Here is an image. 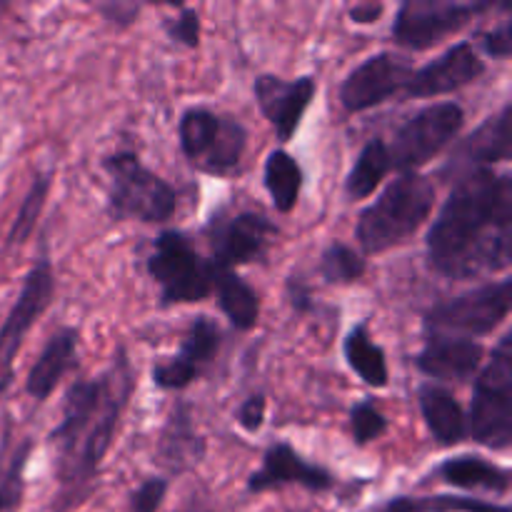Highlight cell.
I'll use <instances>...</instances> for the list:
<instances>
[{"label": "cell", "mask_w": 512, "mask_h": 512, "mask_svg": "<svg viewBox=\"0 0 512 512\" xmlns=\"http://www.w3.org/2000/svg\"><path fill=\"white\" fill-rule=\"evenodd\" d=\"M5 8H8V5H5V3H0V10H5Z\"/></svg>", "instance_id": "60d3db41"}, {"label": "cell", "mask_w": 512, "mask_h": 512, "mask_svg": "<svg viewBox=\"0 0 512 512\" xmlns=\"http://www.w3.org/2000/svg\"><path fill=\"white\" fill-rule=\"evenodd\" d=\"M33 440L23 438L8 455L5 465H0V512H18L23 503L25 468H28Z\"/></svg>", "instance_id": "4dcf8cb0"}, {"label": "cell", "mask_w": 512, "mask_h": 512, "mask_svg": "<svg viewBox=\"0 0 512 512\" xmlns=\"http://www.w3.org/2000/svg\"><path fill=\"white\" fill-rule=\"evenodd\" d=\"M210 295H215L220 313L233 330L248 333L260 320V298L253 285L238 275V270L223 268L210 260Z\"/></svg>", "instance_id": "44dd1931"}, {"label": "cell", "mask_w": 512, "mask_h": 512, "mask_svg": "<svg viewBox=\"0 0 512 512\" xmlns=\"http://www.w3.org/2000/svg\"><path fill=\"white\" fill-rule=\"evenodd\" d=\"M418 408L425 428L440 448H450L465 440V408L448 388L423 383L418 388Z\"/></svg>", "instance_id": "7402d4cb"}, {"label": "cell", "mask_w": 512, "mask_h": 512, "mask_svg": "<svg viewBox=\"0 0 512 512\" xmlns=\"http://www.w3.org/2000/svg\"><path fill=\"white\" fill-rule=\"evenodd\" d=\"M278 225L260 210H230L220 208L210 215L205 225L208 245L213 250V263L235 270L238 265L263 263L270 245L278 238Z\"/></svg>", "instance_id": "8fae6325"}, {"label": "cell", "mask_w": 512, "mask_h": 512, "mask_svg": "<svg viewBox=\"0 0 512 512\" xmlns=\"http://www.w3.org/2000/svg\"><path fill=\"white\" fill-rule=\"evenodd\" d=\"M205 458V440L195 430L190 408L178 403L158 440V460L170 473H185Z\"/></svg>", "instance_id": "603a6c76"}, {"label": "cell", "mask_w": 512, "mask_h": 512, "mask_svg": "<svg viewBox=\"0 0 512 512\" xmlns=\"http://www.w3.org/2000/svg\"><path fill=\"white\" fill-rule=\"evenodd\" d=\"M388 430V418L380 413V408L370 398L360 400V403H355L353 408H350V433H353V440L358 448L375 443V440L383 438Z\"/></svg>", "instance_id": "1f68e13d"}, {"label": "cell", "mask_w": 512, "mask_h": 512, "mask_svg": "<svg viewBox=\"0 0 512 512\" xmlns=\"http://www.w3.org/2000/svg\"><path fill=\"white\" fill-rule=\"evenodd\" d=\"M483 358L485 345L480 340L425 333L423 350L415 355V368L430 378V383H468L480 373Z\"/></svg>", "instance_id": "d6986e66"}, {"label": "cell", "mask_w": 512, "mask_h": 512, "mask_svg": "<svg viewBox=\"0 0 512 512\" xmlns=\"http://www.w3.org/2000/svg\"><path fill=\"white\" fill-rule=\"evenodd\" d=\"M512 305V280H493L468 290L458 298L443 300L425 310V333L455 335L478 340L498 330L508 320Z\"/></svg>", "instance_id": "9c48e42d"}, {"label": "cell", "mask_w": 512, "mask_h": 512, "mask_svg": "<svg viewBox=\"0 0 512 512\" xmlns=\"http://www.w3.org/2000/svg\"><path fill=\"white\" fill-rule=\"evenodd\" d=\"M505 5L508 3H490V0H473V3L405 0L395 13L393 38L395 43L408 50H430L468 28L478 15L505 8Z\"/></svg>", "instance_id": "30bf717a"}, {"label": "cell", "mask_w": 512, "mask_h": 512, "mask_svg": "<svg viewBox=\"0 0 512 512\" xmlns=\"http://www.w3.org/2000/svg\"><path fill=\"white\" fill-rule=\"evenodd\" d=\"M100 15H103L105 23H110L118 30H128L130 25H135L138 15L143 13V3H130V0H108V3L95 5Z\"/></svg>", "instance_id": "e575fe53"}, {"label": "cell", "mask_w": 512, "mask_h": 512, "mask_svg": "<svg viewBox=\"0 0 512 512\" xmlns=\"http://www.w3.org/2000/svg\"><path fill=\"white\" fill-rule=\"evenodd\" d=\"M435 208V183L423 173H400L385 185L355 223V240L365 255H383L408 243Z\"/></svg>", "instance_id": "3957f363"}, {"label": "cell", "mask_w": 512, "mask_h": 512, "mask_svg": "<svg viewBox=\"0 0 512 512\" xmlns=\"http://www.w3.org/2000/svg\"><path fill=\"white\" fill-rule=\"evenodd\" d=\"M485 55L495 60H505L512 55V20H503L493 30L483 35Z\"/></svg>", "instance_id": "8d00e7d4"}, {"label": "cell", "mask_w": 512, "mask_h": 512, "mask_svg": "<svg viewBox=\"0 0 512 512\" xmlns=\"http://www.w3.org/2000/svg\"><path fill=\"white\" fill-rule=\"evenodd\" d=\"M485 73V60L475 50L473 43L460 40L450 45L443 55L425 63L423 68H415L410 75V83L405 88L403 98H440L455 90H463L473 85Z\"/></svg>", "instance_id": "e0dca14e"}, {"label": "cell", "mask_w": 512, "mask_h": 512, "mask_svg": "<svg viewBox=\"0 0 512 512\" xmlns=\"http://www.w3.org/2000/svg\"><path fill=\"white\" fill-rule=\"evenodd\" d=\"M265 413H268V400L263 393H253L238 405L235 410V420L245 433H258L265 423Z\"/></svg>", "instance_id": "d590c367"}, {"label": "cell", "mask_w": 512, "mask_h": 512, "mask_svg": "<svg viewBox=\"0 0 512 512\" xmlns=\"http://www.w3.org/2000/svg\"><path fill=\"white\" fill-rule=\"evenodd\" d=\"M435 478L460 490H485V493L508 495L510 470L480 458V455H453L435 468Z\"/></svg>", "instance_id": "cb8c5ba5"}, {"label": "cell", "mask_w": 512, "mask_h": 512, "mask_svg": "<svg viewBox=\"0 0 512 512\" xmlns=\"http://www.w3.org/2000/svg\"><path fill=\"white\" fill-rule=\"evenodd\" d=\"M315 93H318L315 75H300L295 80H285L280 75L263 73L253 83L258 110L268 120L270 128L275 130V138L280 143H288L298 133L305 113L313 105Z\"/></svg>", "instance_id": "9a60e30c"}, {"label": "cell", "mask_w": 512, "mask_h": 512, "mask_svg": "<svg viewBox=\"0 0 512 512\" xmlns=\"http://www.w3.org/2000/svg\"><path fill=\"white\" fill-rule=\"evenodd\" d=\"M180 150L195 170L205 175H233L248 150V128L233 115L193 105L178 120Z\"/></svg>", "instance_id": "8992f818"}, {"label": "cell", "mask_w": 512, "mask_h": 512, "mask_svg": "<svg viewBox=\"0 0 512 512\" xmlns=\"http://www.w3.org/2000/svg\"><path fill=\"white\" fill-rule=\"evenodd\" d=\"M465 438L490 450H508L512 443V333L493 348L488 363L475 375Z\"/></svg>", "instance_id": "5b68a950"}, {"label": "cell", "mask_w": 512, "mask_h": 512, "mask_svg": "<svg viewBox=\"0 0 512 512\" xmlns=\"http://www.w3.org/2000/svg\"><path fill=\"white\" fill-rule=\"evenodd\" d=\"M390 173H393V165H390L388 143L383 138H370L345 178V195L348 200L370 198Z\"/></svg>", "instance_id": "4316f807"}, {"label": "cell", "mask_w": 512, "mask_h": 512, "mask_svg": "<svg viewBox=\"0 0 512 512\" xmlns=\"http://www.w3.org/2000/svg\"><path fill=\"white\" fill-rule=\"evenodd\" d=\"M295 488L310 493H328L335 488V475L318 463L305 460L290 443H273L263 455V465L248 478V493L263 495L270 490Z\"/></svg>", "instance_id": "2e32d148"}, {"label": "cell", "mask_w": 512, "mask_h": 512, "mask_svg": "<svg viewBox=\"0 0 512 512\" xmlns=\"http://www.w3.org/2000/svg\"><path fill=\"white\" fill-rule=\"evenodd\" d=\"M190 512H208V510H200V508H195V510H190Z\"/></svg>", "instance_id": "ab89813d"}, {"label": "cell", "mask_w": 512, "mask_h": 512, "mask_svg": "<svg viewBox=\"0 0 512 512\" xmlns=\"http://www.w3.org/2000/svg\"><path fill=\"white\" fill-rule=\"evenodd\" d=\"M343 358L348 368L363 380L370 388H388L390 383V368L388 355L380 348L370 335L368 323H358L345 333L343 340Z\"/></svg>", "instance_id": "d4e9b609"}, {"label": "cell", "mask_w": 512, "mask_h": 512, "mask_svg": "<svg viewBox=\"0 0 512 512\" xmlns=\"http://www.w3.org/2000/svg\"><path fill=\"white\" fill-rule=\"evenodd\" d=\"M378 512H512L510 505L488 503L480 498H468V495H398L388 503L380 505Z\"/></svg>", "instance_id": "83f0119b"}, {"label": "cell", "mask_w": 512, "mask_h": 512, "mask_svg": "<svg viewBox=\"0 0 512 512\" xmlns=\"http://www.w3.org/2000/svg\"><path fill=\"white\" fill-rule=\"evenodd\" d=\"M365 270H368V263H365L363 255L353 245L343 243V240H333L320 253L318 273L328 285L358 283V280H363Z\"/></svg>", "instance_id": "f546056e"}, {"label": "cell", "mask_w": 512, "mask_h": 512, "mask_svg": "<svg viewBox=\"0 0 512 512\" xmlns=\"http://www.w3.org/2000/svg\"><path fill=\"white\" fill-rule=\"evenodd\" d=\"M50 188H53V173H50V170L35 173L33 183L28 185V193H25L23 203H20L18 213H15L13 218V225H10L8 230V245L28 243L35 225H38L40 215H43L45 203H48Z\"/></svg>", "instance_id": "f1b7e54d"}, {"label": "cell", "mask_w": 512, "mask_h": 512, "mask_svg": "<svg viewBox=\"0 0 512 512\" xmlns=\"http://www.w3.org/2000/svg\"><path fill=\"white\" fill-rule=\"evenodd\" d=\"M220 348H223L220 325L208 315L193 318L178 353L165 363L153 365L155 388L165 390V393H180V390L190 388L215 363Z\"/></svg>", "instance_id": "5bb4252c"}, {"label": "cell", "mask_w": 512, "mask_h": 512, "mask_svg": "<svg viewBox=\"0 0 512 512\" xmlns=\"http://www.w3.org/2000/svg\"><path fill=\"white\" fill-rule=\"evenodd\" d=\"M385 13V5L383 3H358L348 10L350 20L355 25H373L383 18Z\"/></svg>", "instance_id": "f35d334b"}, {"label": "cell", "mask_w": 512, "mask_h": 512, "mask_svg": "<svg viewBox=\"0 0 512 512\" xmlns=\"http://www.w3.org/2000/svg\"><path fill=\"white\" fill-rule=\"evenodd\" d=\"M135 393V370L125 348H115L110 365L100 375L75 380L65 390L60 423L50 430L55 463L53 512L78 508L90 493L105 455L113 448L115 430Z\"/></svg>", "instance_id": "7a4b0ae2"}, {"label": "cell", "mask_w": 512, "mask_h": 512, "mask_svg": "<svg viewBox=\"0 0 512 512\" xmlns=\"http://www.w3.org/2000/svg\"><path fill=\"white\" fill-rule=\"evenodd\" d=\"M145 265L160 288V308L193 305L210 298V260L198 253L183 230H160Z\"/></svg>", "instance_id": "52a82bcc"}, {"label": "cell", "mask_w": 512, "mask_h": 512, "mask_svg": "<svg viewBox=\"0 0 512 512\" xmlns=\"http://www.w3.org/2000/svg\"><path fill=\"white\" fill-rule=\"evenodd\" d=\"M413 65L398 53H375L355 65L340 85V103L348 113H365L405 93Z\"/></svg>", "instance_id": "4fadbf2b"}, {"label": "cell", "mask_w": 512, "mask_h": 512, "mask_svg": "<svg viewBox=\"0 0 512 512\" xmlns=\"http://www.w3.org/2000/svg\"><path fill=\"white\" fill-rule=\"evenodd\" d=\"M163 30L168 35V40L180 48H198L200 45V33H203V23H200V15L195 8L188 5H178V13L173 18L163 20Z\"/></svg>", "instance_id": "d6a6232c"}, {"label": "cell", "mask_w": 512, "mask_h": 512, "mask_svg": "<svg viewBox=\"0 0 512 512\" xmlns=\"http://www.w3.org/2000/svg\"><path fill=\"white\" fill-rule=\"evenodd\" d=\"M78 345L80 333L75 328H60L45 343L43 353L30 368L28 380H25V393L35 400V403H45L58 388L60 380L75 368L78 360Z\"/></svg>", "instance_id": "ffe728a7"}, {"label": "cell", "mask_w": 512, "mask_h": 512, "mask_svg": "<svg viewBox=\"0 0 512 512\" xmlns=\"http://www.w3.org/2000/svg\"><path fill=\"white\" fill-rule=\"evenodd\" d=\"M465 128L463 105L445 100L420 108L410 115L393 135L388 145L390 165L398 173H420V168L433 163L445 148L460 138Z\"/></svg>", "instance_id": "ba28073f"}, {"label": "cell", "mask_w": 512, "mask_h": 512, "mask_svg": "<svg viewBox=\"0 0 512 512\" xmlns=\"http://www.w3.org/2000/svg\"><path fill=\"white\" fill-rule=\"evenodd\" d=\"M55 295V273L48 253L40 255L28 270L15 298L13 308L5 315L0 325V390L8 388L10 375H13V363L28 338L30 328L40 320V315L50 308Z\"/></svg>", "instance_id": "7c38bea8"}, {"label": "cell", "mask_w": 512, "mask_h": 512, "mask_svg": "<svg viewBox=\"0 0 512 512\" xmlns=\"http://www.w3.org/2000/svg\"><path fill=\"white\" fill-rule=\"evenodd\" d=\"M110 178L108 215L115 223L138 220L148 225H163L175 218L178 193L173 185L143 165L135 150H118L103 160Z\"/></svg>", "instance_id": "277c9868"}, {"label": "cell", "mask_w": 512, "mask_h": 512, "mask_svg": "<svg viewBox=\"0 0 512 512\" xmlns=\"http://www.w3.org/2000/svg\"><path fill=\"white\" fill-rule=\"evenodd\" d=\"M168 478H148L130 493V512H158L168 495Z\"/></svg>", "instance_id": "836d02e7"}, {"label": "cell", "mask_w": 512, "mask_h": 512, "mask_svg": "<svg viewBox=\"0 0 512 512\" xmlns=\"http://www.w3.org/2000/svg\"><path fill=\"white\" fill-rule=\"evenodd\" d=\"M510 155V103H505L498 113L483 120L473 133L458 140L440 175L458 180L463 175L475 173V170H493L495 163H505V160H510Z\"/></svg>", "instance_id": "ac0fdd59"}, {"label": "cell", "mask_w": 512, "mask_h": 512, "mask_svg": "<svg viewBox=\"0 0 512 512\" xmlns=\"http://www.w3.org/2000/svg\"><path fill=\"white\" fill-rule=\"evenodd\" d=\"M288 300H290V308L300 315H308L313 313L315 303H313V290H310L308 283L298 278V275H290L288 278Z\"/></svg>", "instance_id": "74e56055"}, {"label": "cell", "mask_w": 512, "mask_h": 512, "mask_svg": "<svg viewBox=\"0 0 512 512\" xmlns=\"http://www.w3.org/2000/svg\"><path fill=\"white\" fill-rule=\"evenodd\" d=\"M305 173L303 165L298 163L295 155H290L288 150L275 148L273 153L265 160L263 170V185L268 190L270 200H273V208L280 215H288L298 208L300 193H303Z\"/></svg>", "instance_id": "484cf974"}, {"label": "cell", "mask_w": 512, "mask_h": 512, "mask_svg": "<svg viewBox=\"0 0 512 512\" xmlns=\"http://www.w3.org/2000/svg\"><path fill=\"white\" fill-rule=\"evenodd\" d=\"M425 260L445 280H483L512 263V178L475 170L455 180L425 235Z\"/></svg>", "instance_id": "6da1fadb"}]
</instances>
